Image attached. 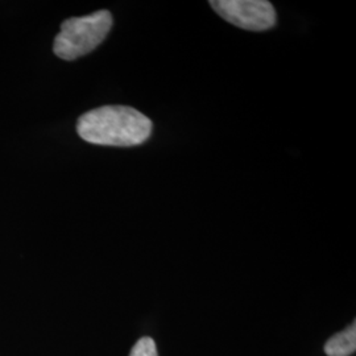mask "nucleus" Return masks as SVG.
I'll return each mask as SVG.
<instances>
[{
    "instance_id": "nucleus-5",
    "label": "nucleus",
    "mask_w": 356,
    "mask_h": 356,
    "mask_svg": "<svg viewBox=\"0 0 356 356\" xmlns=\"http://www.w3.org/2000/svg\"><path fill=\"white\" fill-rule=\"evenodd\" d=\"M129 356H159L154 341L149 337L141 338L131 350Z\"/></svg>"
},
{
    "instance_id": "nucleus-3",
    "label": "nucleus",
    "mask_w": 356,
    "mask_h": 356,
    "mask_svg": "<svg viewBox=\"0 0 356 356\" xmlns=\"http://www.w3.org/2000/svg\"><path fill=\"white\" fill-rule=\"evenodd\" d=\"M210 6L229 24L245 31L263 32L277 20L275 7L267 0H211Z\"/></svg>"
},
{
    "instance_id": "nucleus-1",
    "label": "nucleus",
    "mask_w": 356,
    "mask_h": 356,
    "mask_svg": "<svg viewBox=\"0 0 356 356\" xmlns=\"http://www.w3.org/2000/svg\"><path fill=\"white\" fill-rule=\"evenodd\" d=\"M76 132L82 140L95 145L135 147L148 140L152 122L127 106H103L79 116Z\"/></svg>"
},
{
    "instance_id": "nucleus-2",
    "label": "nucleus",
    "mask_w": 356,
    "mask_h": 356,
    "mask_svg": "<svg viewBox=\"0 0 356 356\" xmlns=\"http://www.w3.org/2000/svg\"><path fill=\"white\" fill-rule=\"evenodd\" d=\"M111 26L113 15L107 10L70 17L61 24V31L54 38L53 51L65 61H74L101 45Z\"/></svg>"
},
{
    "instance_id": "nucleus-4",
    "label": "nucleus",
    "mask_w": 356,
    "mask_h": 356,
    "mask_svg": "<svg viewBox=\"0 0 356 356\" xmlns=\"http://www.w3.org/2000/svg\"><path fill=\"white\" fill-rule=\"evenodd\" d=\"M356 350L355 322L346 330L331 337L325 344V353L327 356H350Z\"/></svg>"
}]
</instances>
